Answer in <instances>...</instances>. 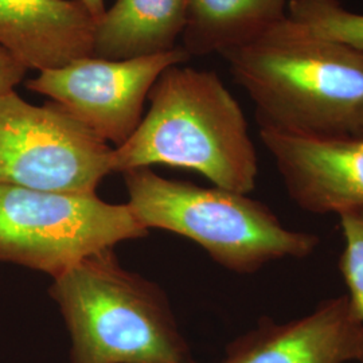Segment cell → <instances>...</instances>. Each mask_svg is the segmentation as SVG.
<instances>
[{
  "mask_svg": "<svg viewBox=\"0 0 363 363\" xmlns=\"http://www.w3.org/2000/svg\"><path fill=\"white\" fill-rule=\"evenodd\" d=\"M187 0H116L96 21L93 55L130 60L181 46Z\"/></svg>",
  "mask_w": 363,
  "mask_h": 363,
  "instance_id": "obj_11",
  "label": "cell"
},
{
  "mask_svg": "<svg viewBox=\"0 0 363 363\" xmlns=\"http://www.w3.org/2000/svg\"><path fill=\"white\" fill-rule=\"evenodd\" d=\"M288 16L323 35L363 49V13L339 0H289Z\"/></svg>",
  "mask_w": 363,
  "mask_h": 363,
  "instance_id": "obj_13",
  "label": "cell"
},
{
  "mask_svg": "<svg viewBox=\"0 0 363 363\" xmlns=\"http://www.w3.org/2000/svg\"><path fill=\"white\" fill-rule=\"evenodd\" d=\"M85 9L91 13V16L97 21L105 13L104 0H79Z\"/></svg>",
  "mask_w": 363,
  "mask_h": 363,
  "instance_id": "obj_16",
  "label": "cell"
},
{
  "mask_svg": "<svg viewBox=\"0 0 363 363\" xmlns=\"http://www.w3.org/2000/svg\"><path fill=\"white\" fill-rule=\"evenodd\" d=\"M256 106L259 128L308 136H362L363 49L286 15L222 54Z\"/></svg>",
  "mask_w": 363,
  "mask_h": 363,
  "instance_id": "obj_1",
  "label": "cell"
},
{
  "mask_svg": "<svg viewBox=\"0 0 363 363\" xmlns=\"http://www.w3.org/2000/svg\"><path fill=\"white\" fill-rule=\"evenodd\" d=\"M94 27L79 0H0V48L27 70L93 55Z\"/></svg>",
  "mask_w": 363,
  "mask_h": 363,
  "instance_id": "obj_10",
  "label": "cell"
},
{
  "mask_svg": "<svg viewBox=\"0 0 363 363\" xmlns=\"http://www.w3.org/2000/svg\"><path fill=\"white\" fill-rule=\"evenodd\" d=\"M288 4L289 0H187L182 49L190 57L222 55L283 21Z\"/></svg>",
  "mask_w": 363,
  "mask_h": 363,
  "instance_id": "obj_12",
  "label": "cell"
},
{
  "mask_svg": "<svg viewBox=\"0 0 363 363\" xmlns=\"http://www.w3.org/2000/svg\"><path fill=\"white\" fill-rule=\"evenodd\" d=\"M220 363H363V325L347 295L277 323L262 319L228 346Z\"/></svg>",
  "mask_w": 363,
  "mask_h": 363,
  "instance_id": "obj_9",
  "label": "cell"
},
{
  "mask_svg": "<svg viewBox=\"0 0 363 363\" xmlns=\"http://www.w3.org/2000/svg\"><path fill=\"white\" fill-rule=\"evenodd\" d=\"M113 147L52 101L0 96V183L40 191L96 194L113 174Z\"/></svg>",
  "mask_w": 363,
  "mask_h": 363,
  "instance_id": "obj_6",
  "label": "cell"
},
{
  "mask_svg": "<svg viewBox=\"0 0 363 363\" xmlns=\"http://www.w3.org/2000/svg\"><path fill=\"white\" fill-rule=\"evenodd\" d=\"M148 233L127 203L0 183V261L54 279L82 259Z\"/></svg>",
  "mask_w": 363,
  "mask_h": 363,
  "instance_id": "obj_5",
  "label": "cell"
},
{
  "mask_svg": "<svg viewBox=\"0 0 363 363\" xmlns=\"http://www.w3.org/2000/svg\"><path fill=\"white\" fill-rule=\"evenodd\" d=\"M190 58L182 46L130 60L89 55L61 67L38 72L37 77L26 81V88L49 97L105 143L116 148L138 130L144 105L159 76L169 66L184 65Z\"/></svg>",
  "mask_w": 363,
  "mask_h": 363,
  "instance_id": "obj_7",
  "label": "cell"
},
{
  "mask_svg": "<svg viewBox=\"0 0 363 363\" xmlns=\"http://www.w3.org/2000/svg\"><path fill=\"white\" fill-rule=\"evenodd\" d=\"M361 138H363V135H362V136H361Z\"/></svg>",
  "mask_w": 363,
  "mask_h": 363,
  "instance_id": "obj_17",
  "label": "cell"
},
{
  "mask_svg": "<svg viewBox=\"0 0 363 363\" xmlns=\"http://www.w3.org/2000/svg\"><path fill=\"white\" fill-rule=\"evenodd\" d=\"M259 139L298 208L337 216L363 208V138L259 128Z\"/></svg>",
  "mask_w": 363,
  "mask_h": 363,
  "instance_id": "obj_8",
  "label": "cell"
},
{
  "mask_svg": "<svg viewBox=\"0 0 363 363\" xmlns=\"http://www.w3.org/2000/svg\"><path fill=\"white\" fill-rule=\"evenodd\" d=\"M345 247L339 271L349 289L351 307L363 325V208L339 214Z\"/></svg>",
  "mask_w": 363,
  "mask_h": 363,
  "instance_id": "obj_14",
  "label": "cell"
},
{
  "mask_svg": "<svg viewBox=\"0 0 363 363\" xmlns=\"http://www.w3.org/2000/svg\"><path fill=\"white\" fill-rule=\"evenodd\" d=\"M148 101L138 130L113 148V174L169 166L195 171L234 193L256 189L259 157L247 117L216 72L169 66Z\"/></svg>",
  "mask_w": 363,
  "mask_h": 363,
  "instance_id": "obj_2",
  "label": "cell"
},
{
  "mask_svg": "<svg viewBox=\"0 0 363 363\" xmlns=\"http://www.w3.org/2000/svg\"><path fill=\"white\" fill-rule=\"evenodd\" d=\"M27 69L13 55L0 48V96L15 91L26 77Z\"/></svg>",
  "mask_w": 363,
  "mask_h": 363,
  "instance_id": "obj_15",
  "label": "cell"
},
{
  "mask_svg": "<svg viewBox=\"0 0 363 363\" xmlns=\"http://www.w3.org/2000/svg\"><path fill=\"white\" fill-rule=\"evenodd\" d=\"M70 363H196L166 292L124 268L113 249L52 279Z\"/></svg>",
  "mask_w": 363,
  "mask_h": 363,
  "instance_id": "obj_3",
  "label": "cell"
},
{
  "mask_svg": "<svg viewBox=\"0 0 363 363\" xmlns=\"http://www.w3.org/2000/svg\"><path fill=\"white\" fill-rule=\"evenodd\" d=\"M121 175L127 205L144 229L191 240L230 272L255 273L273 261L304 259L319 245L316 234L286 228L247 194L167 179L150 167Z\"/></svg>",
  "mask_w": 363,
  "mask_h": 363,
  "instance_id": "obj_4",
  "label": "cell"
}]
</instances>
